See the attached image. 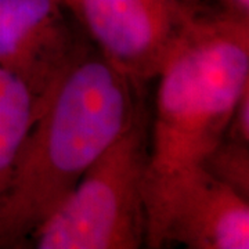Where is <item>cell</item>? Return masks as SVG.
<instances>
[{
	"mask_svg": "<svg viewBox=\"0 0 249 249\" xmlns=\"http://www.w3.org/2000/svg\"><path fill=\"white\" fill-rule=\"evenodd\" d=\"M140 86L85 46L57 80L0 196V248H18L142 112Z\"/></svg>",
	"mask_w": 249,
	"mask_h": 249,
	"instance_id": "1",
	"label": "cell"
},
{
	"mask_svg": "<svg viewBox=\"0 0 249 249\" xmlns=\"http://www.w3.org/2000/svg\"><path fill=\"white\" fill-rule=\"evenodd\" d=\"M145 199L204 160L222 142L249 88V17L209 11L160 67Z\"/></svg>",
	"mask_w": 249,
	"mask_h": 249,
	"instance_id": "2",
	"label": "cell"
},
{
	"mask_svg": "<svg viewBox=\"0 0 249 249\" xmlns=\"http://www.w3.org/2000/svg\"><path fill=\"white\" fill-rule=\"evenodd\" d=\"M148 139L142 112L29 240L37 249L145 247Z\"/></svg>",
	"mask_w": 249,
	"mask_h": 249,
	"instance_id": "3",
	"label": "cell"
},
{
	"mask_svg": "<svg viewBox=\"0 0 249 249\" xmlns=\"http://www.w3.org/2000/svg\"><path fill=\"white\" fill-rule=\"evenodd\" d=\"M96 49L137 85L160 67L196 19L204 0H64Z\"/></svg>",
	"mask_w": 249,
	"mask_h": 249,
	"instance_id": "4",
	"label": "cell"
},
{
	"mask_svg": "<svg viewBox=\"0 0 249 249\" xmlns=\"http://www.w3.org/2000/svg\"><path fill=\"white\" fill-rule=\"evenodd\" d=\"M145 208L148 248H249V199L202 166L154 193Z\"/></svg>",
	"mask_w": 249,
	"mask_h": 249,
	"instance_id": "5",
	"label": "cell"
},
{
	"mask_svg": "<svg viewBox=\"0 0 249 249\" xmlns=\"http://www.w3.org/2000/svg\"><path fill=\"white\" fill-rule=\"evenodd\" d=\"M64 0H0V65L49 96L85 49Z\"/></svg>",
	"mask_w": 249,
	"mask_h": 249,
	"instance_id": "6",
	"label": "cell"
},
{
	"mask_svg": "<svg viewBox=\"0 0 249 249\" xmlns=\"http://www.w3.org/2000/svg\"><path fill=\"white\" fill-rule=\"evenodd\" d=\"M46 98L21 75L0 65V196Z\"/></svg>",
	"mask_w": 249,
	"mask_h": 249,
	"instance_id": "7",
	"label": "cell"
},
{
	"mask_svg": "<svg viewBox=\"0 0 249 249\" xmlns=\"http://www.w3.org/2000/svg\"><path fill=\"white\" fill-rule=\"evenodd\" d=\"M201 166L249 199V144L223 137Z\"/></svg>",
	"mask_w": 249,
	"mask_h": 249,
	"instance_id": "8",
	"label": "cell"
},
{
	"mask_svg": "<svg viewBox=\"0 0 249 249\" xmlns=\"http://www.w3.org/2000/svg\"><path fill=\"white\" fill-rule=\"evenodd\" d=\"M224 137L249 144V88L238 98Z\"/></svg>",
	"mask_w": 249,
	"mask_h": 249,
	"instance_id": "9",
	"label": "cell"
},
{
	"mask_svg": "<svg viewBox=\"0 0 249 249\" xmlns=\"http://www.w3.org/2000/svg\"><path fill=\"white\" fill-rule=\"evenodd\" d=\"M220 9L249 17V0H217Z\"/></svg>",
	"mask_w": 249,
	"mask_h": 249,
	"instance_id": "10",
	"label": "cell"
}]
</instances>
